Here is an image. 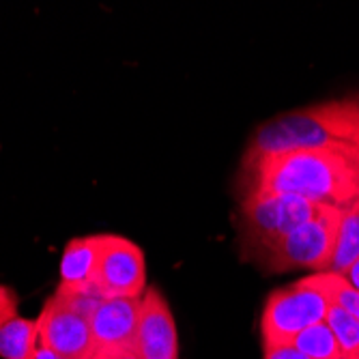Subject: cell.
Segmentation results:
<instances>
[{"label":"cell","instance_id":"obj_19","mask_svg":"<svg viewBox=\"0 0 359 359\" xmlns=\"http://www.w3.org/2000/svg\"><path fill=\"white\" fill-rule=\"evenodd\" d=\"M344 280L355 288V290H359V260L357 263H353L348 269H346V273H344Z\"/></svg>","mask_w":359,"mask_h":359},{"label":"cell","instance_id":"obj_14","mask_svg":"<svg viewBox=\"0 0 359 359\" xmlns=\"http://www.w3.org/2000/svg\"><path fill=\"white\" fill-rule=\"evenodd\" d=\"M306 280L314 288H318L323 295L330 299V304L344 308L346 312H351L359 320V290H355L344 280V276L334 273V271H323V273H314Z\"/></svg>","mask_w":359,"mask_h":359},{"label":"cell","instance_id":"obj_20","mask_svg":"<svg viewBox=\"0 0 359 359\" xmlns=\"http://www.w3.org/2000/svg\"><path fill=\"white\" fill-rule=\"evenodd\" d=\"M37 359H65V357L56 355L54 351H50V348H46V346H39V351H37Z\"/></svg>","mask_w":359,"mask_h":359},{"label":"cell","instance_id":"obj_9","mask_svg":"<svg viewBox=\"0 0 359 359\" xmlns=\"http://www.w3.org/2000/svg\"><path fill=\"white\" fill-rule=\"evenodd\" d=\"M142 299H102L90 314L95 353L112 348H134Z\"/></svg>","mask_w":359,"mask_h":359},{"label":"cell","instance_id":"obj_10","mask_svg":"<svg viewBox=\"0 0 359 359\" xmlns=\"http://www.w3.org/2000/svg\"><path fill=\"white\" fill-rule=\"evenodd\" d=\"M104 250V235H86L74 237L62 250L60 267H58V288L76 290V292H97V269H100Z\"/></svg>","mask_w":359,"mask_h":359},{"label":"cell","instance_id":"obj_8","mask_svg":"<svg viewBox=\"0 0 359 359\" xmlns=\"http://www.w3.org/2000/svg\"><path fill=\"white\" fill-rule=\"evenodd\" d=\"M134 348L142 359H179L177 323L166 297L155 286L142 295Z\"/></svg>","mask_w":359,"mask_h":359},{"label":"cell","instance_id":"obj_23","mask_svg":"<svg viewBox=\"0 0 359 359\" xmlns=\"http://www.w3.org/2000/svg\"><path fill=\"white\" fill-rule=\"evenodd\" d=\"M355 102H357V110H359V97H355Z\"/></svg>","mask_w":359,"mask_h":359},{"label":"cell","instance_id":"obj_3","mask_svg":"<svg viewBox=\"0 0 359 359\" xmlns=\"http://www.w3.org/2000/svg\"><path fill=\"white\" fill-rule=\"evenodd\" d=\"M340 219L342 207L320 205L312 219L282 237L260 256H263L265 265L278 273L288 269H314L318 273L330 271Z\"/></svg>","mask_w":359,"mask_h":359},{"label":"cell","instance_id":"obj_13","mask_svg":"<svg viewBox=\"0 0 359 359\" xmlns=\"http://www.w3.org/2000/svg\"><path fill=\"white\" fill-rule=\"evenodd\" d=\"M310 359H342V348L327 323H316L290 342Z\"/></svg>","mask_w":359,"mask_h":359},{"label":"cell","instance_id":"obj_7","mask_svg":"<svg viewBox=\"0 0 359 359\" xmlns=\"http://www.w3.org/2000/svg\"><path fill=\"white\" fill-rule=\"evenodd\" d=\"M37 323L41 346L54 351L65 359H93L95 342L90 316L69 302L52 295L37 316Z\"/></svg>","mask_w":359,"mask_h":359},{"label":"cell","instance_id":"obj_21","mask_svg":"<svg viewBox=\"0 0 359 359\" xmlns=\"http://www.w3.org/2000/svg\"><path fill=\"white\" fill-rule=\"evenodd\" d=\"M348 153H351V159H353L355 170H357V179H359V147H355V149H348Z\"/></svg>","mask_w":359,"mask_h":359},{"label":"cell","instance_id":"obj_15","mask_svg":"<svg viewBox=\"0 0 359 359\" xmlns=\"http://www.w3.org/2000/svg\"><path fill=\"white\" fill-rule=\"evenodd\" d=\"M325 323L330 325L332 332L338 338V344L342 348V359L353 357V355L359 353V320L351 312H346L344 308L332 304Z\"/></svg>","mask_w":359,"mask_h":359},{"label":"cell","instance_id":"obj_6","mask_svg":"<svg viewBox=\"0 0 359 359\" xmlns=\"http://www.w3.org/2000/svg\"><path fill=\"white\" fill-rule=\"evenodd\" d=\"M147 288V260L140 245L118 235H104L95 290L104 299H142Z\"/></svg>","mask_w":359,"mask_h":359},{"label":"cell","instance_id":"obj_18","mask_svg":"<svg viewBox=\"0 0 359 359\" xmlns=\"http://www.w3.org/2000/svg\"><path fill=\"white\" fill-rule=\"evenodd\" d=\"M93 359H142L136 348H112L95 353Z\"/></svg>","mask_w":359,"mask_h":359},{"label":"cell","instance_id":"obj_17","mask_svg":"<svg viewBox=\"0 0 359 359\" xmlns=\"http://www.w3.org/2000/svg\"><path fill=\"white\" fill-rule=\"evenodd\" d=\"M265 359H310L304 355L299 348L292 344H280V346H267L265 348Z\"/></svg>","mask_w":359,"mask_h":359},{"label":"cell","instance_id":"obj_16","mask_svg":"<svg viewBox=\"0 0 359 359\" xmlns=\"http://www.w3.org/2000/svg\"><path fill=\"white\" fill-rule=\"evenodd\" d=\"M18 306H20L18 292L7 284H0V327L18 316Z\"/></svg>","mask_w":359,"mask_h":359},{"label":"cell","instance_id":"obj_22","mask_svg":"<svg viewBox=\"0 0 359 359\" xmlns=\"http://www.w3.org/2000/svg\"><path fill=\"white\" fill-rule=\"evenodd\" d=\"M344 359H359V353H357V355H353V357H344Z\"/></svg>","mask_w":359,"mask_h":359},{"label":"cell","instance_id":"obj_2","mask_svg":"<svg viewBox=\"0 0 359 359\" xmlns=\"http://www.w3.org/2000/svg\"><path fill=\"white\" fill-rule=\"evenodd\" d=\"M359 147V110L355 97L323 102L310 108L269 118L252 134L243 168L256 161L292 151H320Z\"/></svg>","mask_w":359,"mask_h":359},{"label":"cell","instance_id":"obj_5","mask_svg":"<svg viewBox=\"0 0 359 359\" xmlns=\"http://www.w3.org/2000/svg\"><path fill=\"white\" fill-rule=\"evenodd\" d=\"M330 306V299L306 278L273 290L260 316L263 348L290 344L304 330L327 318Z\"/></svg>","mask_w":359,"mask_h":359},{"label":"cell","instance_id":"obj_12","mask_svg":"<svg viewBox=\"0 0 359 359\" xmlns=\"http://www.w3.org/2000/svg\"><path fill=\"white\" fill-rule=\"evenodd\" d=\"M359 260V198L342 209L336 250L330 271L344 276L346 269Z\"/></svg>","mask_w":359,"mask_h":359},{"label":"cell","instance_id":"obj_1","mask_svg":"<svg viewBox=\"0 0 359 359\" xmlns=\"http://www.w3.org/2000/svg\"><path fill=\"white\" fill-rule=\"evenodd\" d=\"M250 191H267L280 196L348 207L359 198V179L348 151H292L273 155L243 168Z\"/></svg>","mask_w":359,"mask_h":359},{"label":"cell","instance_id":"obj_4","mask_svg":"<svg viewBox=\"0 0 359 359\" xmlns=\"http://www.w3.org/2000/svg\"><path fill=\"white\" fill-rule=\"evenodd\" d=\"M320 209L318 203L299 196H280L267 191H250L241 203L243 241L258 254L267 252L282 237L297 231Z\"/></svg>","mask_w":359,"mask_h":359},{"label":"cell","instance_id":"obj_11","mask_svg":"<svg viewBox=\"0 0 359 359\" xmlns=\"http://www.w3.org/2000/svg\"><path fill=\"white\" fill-rule=\"evenodd\" d=\"M37 318L15 316L0 327V357L3 359H37L39 351Z\"/></svg>","mask_w":359,"mask_h":359}]
</instances>
